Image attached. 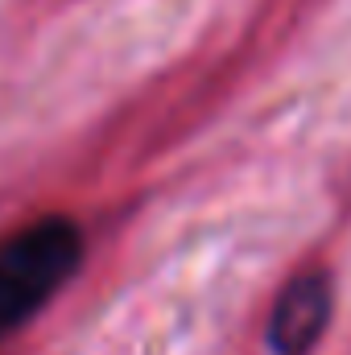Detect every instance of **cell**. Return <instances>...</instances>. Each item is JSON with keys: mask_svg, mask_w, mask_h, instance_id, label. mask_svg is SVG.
I'll use <instances>...</instances> for the list:
<instances>
[{"mask_svg": "<svg viewBox=\"0 0 351 355\" xmlns=\"http://www.w3.org/2000/svg\"><path fill=\"white\" fill-rule=\"evenodd\" d=\"M83 261V227L67 215H42L0 236V343L21 331Z\"/></svg>", "mask_w": 351, "mask_h": 355, "instance_id": "obj_1", "label": "cell"}, {"mask_svg": "<svg viewBox=\"0 0 351 355\" xmlns=\"http://www.w3.org/2000/svg\"><path fill=\"white\" fill-rule=\"evenodd\" d=\"M331 277L323 268L298 272L273 302L268 314V347L273 355H310L331 322Z\"/></svg>", "mask_w": 351, "mask_h": 355, "instance_id": "obj_2", "label": "cell"}]
</instances>
